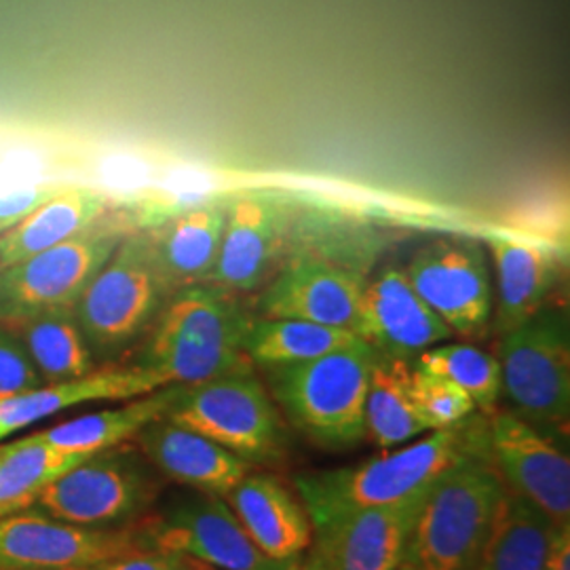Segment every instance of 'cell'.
I'll return each mask as SVG.
<instances>
[{
	"instance_id": "cell-29",
	"label": "cell",
	"mask_w": 570,
	"mask_h": 570,
	"mask_svg": "<svg viewBox=\"0 0 570 570\" xmlns=\"http://www.w3.org/2000/svg\"><path fill=\"white\" fill-rule=\"evenodd\" d=\"M82 459L87 456L53 449L42 433L0 446V510H28L45 487Z\"/></svg>"
},
{
	"instance_id": "cell-12",
	"label": "cell",
	"mask_w": 570,
	"mask_h": 570,
	"mask_svg": "<svg viewBox=\"0 0 570 570\" xmlns=\"http://www.w3.org/2000/svg\"><path fill=\"white\" fill-rule=\"evenodd\" d=\"M404 271L416 294L452 332L471 336L489 326L494 294L480 245L433 242L421 247Z\"/></svg>"
},
{
	"instance_id": "cell-27",
	"label": "cell",
	"mask_w": 570,
	"mask_h": 570,
	"mask_svg": "<svg viewBox=\"0 0 570 570\" xmlns=\"http://www.w3.org/2000/svg\"><path fill=\"white\" fill-rule=\"evenodd\" d=\"M412 366L407 360L374 355L366 393V435L379 446L391 449L428 431L412 395Z\"/></svg>"
},
{
	"instance_id": "cell-4",
	"label": "cell",
	"mask_w": 570,
	"mask_h": 570,
	"mask_svg": "<svg viewBox=\"0 0 570 570\" xmlns=\"http://www.w3.org/2000/svg\"><path fill=\"white\" fill-rule=\"evenodd\" d=\"M376 351L364 341L317 360L266 367L273 397L292 425L322 449L355 446L366 438V393Z\"/></svg>"
},
{
	"instance_id": "cell-37",
	"label": "cell",
	"mask_w": 570,
	"mask_h": 570,
	"mask_svg": "<svg viewBox=\"0 0 570 570\" xmlns=\"http://www.w3.org/2000/svg\"><path fill=\"white\" fill-rule=\"evenodd\" d=\"M186 558V556H184ZM180 570H216L212 569V567H207V564H202V562H197V560H190V558H186L184 560L183 569Z\"/></svg>"
},
{
	"instance_id": "cell-13",
	"label": "cell",
	"mask_w": 570,
	"mask_h": 570,
	"mask_svg": "<svg viewBox=\"0 0 570 570\" xmlns=\"http://www.w3.org/2000/svg\"><path fill=\"white\" fill-rule=\"evenodd\" d=\"M490 454L503 484L553 524L570 522V461L550 435L513 412L490 419Z\"/></svg>"
},
{
	"instance_id": "cell-21",
	"label": "cell",
	"mask_w": 570,
	"mask_h": 570,
	"mask_svg": "<svg viewBox=\"0 0 570 570\" xmlns=\"http://www.w3.org/2000/svg\"><path fill=\"white\" fill-rule=\"evenodd\" d=\"M489 247L497 275V327L505 334L548 305L560 282V261L548 245L510 233H492Z\"/></svg>"
},
{
	"instance_id": "cell-31",
	"label": "cell",
	"mask_w": 570,
	"mask_h": 570,
	"mask_svg": "<svg viewBox=\"0 0 570 570\" xmlns=\"http://www.w3.org/2000/svg\"><path fill=\"white\" fill-rule=\"evenodd\" d=\"M410 395L428 431L454 428L475 410L473 400L463 389L421 367H412Z\"/></svg>"
},
{
	"instance_id": "cell-39",
	"label": "cell",
	"mask_w": 570,
	"mask_h": 570,
	"mask_svg": "<svg viewBox=\"0 0 570 570\" xmlns=\"http://www.w3.org/2000/svg\"><path fill=\"white\" fill-rule=\"evenodd\" d=\"M2 515H9V513H7L4 510H0V518H2Z\"/></svg>"
},
{
	"instance_id": "cell-5",
	"label": "cell",
	"mask_w": 570,
	"mask_h": 570,
	"mask_svg": "<svg viewBox=\"0 0 570 570\" xmlns=\"http://www.w3.org/2000/svg\"><path fill=\"white\" fill-rule=\"evenodd\" d=\"M167 296L153 237L144 233L122 237L75 305L94 357H110L131 345L155 322Z\"/></svg>"
},
{
	"instance_id": "cell-26",
	"label": "cell",
	"mask_w": 570,
	"mask_h": 570,
	"mask_svg": "<svg viewBox=\"0 0 570 570\" xmlns=\"http://www.w3.org/2000/svg\"><path fill=\"white\" fill-rule=\"evenodd\" d=\"M180 385H167L153 393L136 397L125 406L108 407L94 414L66 421L56 428L42 431V438L53 449L68 454L91 456L102 450L122 446L127 440L136 438L146 425L164 419L174 404Z\"/></svg>"
},
{
	"instance_id": "cell-24",
	"label": "cell",
	"mask_w": 570,
	"mask_h": 570,
	"mask_svg": "<svg viewBox=\"0 0 570 570\" xmlns=\"http://www.w3.org/2000/svg\"><path fill=\"white\" fill-rule=\"evenodd\" d=\"M0 324L28 351L45 385L70 381L96 370V357L85 343L75 306H53L2 317Z\"/></svg>"
},
{
	"instance_id": "cell-2",
	"label": "cell",
	"mask_w": 570,
	"mask_h": 570,
	"mask_svg": "<svg viewBox=\"0 0 570 570\" xmlns=\"http://www.w3.org/2000/svg\"><path fill=\"white\" fill-rule=\"evenodd\" d=\"M490 450L489 431L465 419L438 429L406 449L372 456L357 468L301 475L296 489L311 518V527L351 511L391 505L429 487L450 465L469 454Z\"/></svg>"
},
{
	"instance_id": "cell-23",
	"label": "cell",
	"mask_w": 570,
	"mask_h": 570,
	"mask_svg": "<svg viewBox=\"0 0 570 570\" xmlns=\"http://www.w3.org/2000/svg\"><path fill=\"white\" fill-rule=\"evenodd\" d=\"M106 197L89 186L63 184L58 195L30 212L0 235V268L61 244L96 225L106 212Z\"/></svg>"
},
{
	"instance_id": "cell-35",
	"label": "cell",
	"mask_w": 570,
	"mask_h": 570,
	"mask_svg": "<svg viewBox=\"0 0 570 570\" xmlns=\"http://www.w3.org/2000/svg\"><path fill=\"white\" fill-rule=\"evenodd\" d=\"M546 570H570V522L553 524L546 556Z\"/></svg>"
},
{
	"instance_id": "cell-15",
	"label": "cell",
	"mask_w": 570,
	"mask_h": 570,
	"mask_svg": "<svg viewBox=\"0 0 570 570\" xmlns=\"http://www.w3.org/2000/svg\"><path fill=\"white\" fill-rule=\"evenodd\" d=\"M428 489L416 490L391 505L351 511L313 524V550L334 570L400 569Z\"/></svg>"
},
{
	"instance_id": "cell-19",
	"label": "cell",
	"mask_w": 570,
	"mask_h": 570,
	"mask_svg": "<svg viewBox=\"0 0 570 570\" xmlns=\"http://www.w3.org/2000/svg\"><path fill=\"white\" fill-rule=\"evenodd\" d=\"M226 503L268 560L289 562L311 548V518L282 480L266 473L247 475L226 494Z\"/></svg>"
},
{
	"instance_id": "cell-10",
	"label": "cell",
	"mask_w": 570,
	"mask_h": 570,
	"mask_svg": "<svg viewBox=\"0 0 570 570\" xmlns=\"http://www.w3.org/2000/svg\"><path fill=\"white\" fill-rule=\"evenodd\" d=\"M142 548L186 556L216 570H271L273 562L249 541L220 497L183 501L134 527Z\"/></svg>"
},
{
	"instance_id": "cell-7",
	"label": "cell",
	"mask_w": 570,
	"mask_h": 570,
	"mask_svg": "<svg viewBox=\"0 0 570 570\" xmlns=\"http://www.w3.org/2000/svg\"><path fill=\"white\" fill-rule=\"evenodd\" d=\"M501 391L513 414L541 431H567L570 416V334L567 313L541 308L503 334Z\"/></svg>"
},
{
	"instance_id": "cell-11",
	"label": "cell",
	"mask_w": 570,
	"mask_h": 570,
	"mask_svg": "<svg viewBox=\"0 0 570 570\" xmlns=\"http://www.w3.org/2000/svg\"><path fill=\"white\" fill-rule=\"evenodd\" d=\"M136 548L134 527H77L42 511L0 518V570H89Z\"/></svg>"
},
{
	"instance_id": "cell-9",
	"label": "cell",
	"mask_w": 570,
	"mask_h": 570,
	"mask_svg": "<svg viewBox=\"0 0 570 570\" xmlns=\"http://www.w3.org/2000/svg\"><path fill=\"white\" fill-rule=\"evenodd\" d=\"M94 226L16 265L2 266L0 320L41 308L77 305L82 289L108 263L122 239L117 230Z\"/></svg>"
},
{
	"instance_id": "cell-3",
	"label": "cell",
	"mask_w": 570,
	"mask_h": 570,
	"mask_svg": "<svg viewBox=\"0 0 570 570\" xmlns=\"http://www.w3.org/2000/svg\"><path fill=\"white\" fill-rule=\"evenodd\" d=\"M503 490L490 450L450 465L429 484L404 564L412 570H473Z\"/></svg>"
},
{
	"instance_id": "cell-36",
	"label": "cell",
	"mask_w": 570,
	"mask_h": 570,
	"mask_svg": "<svg viewBox=\"0 0 570 570\" xmlns=\"http://www.w3.org/2000/svg\"><path fill=\"white\" fill-rule=\"evenodd\" d=\"M287 570H334L330 564H327L326 560L317 553L315 550H311V553L306 556L305 560L298 556V558H294L292 560V564H289V569Z\"/></svg>"
},
{
	"instance_id": "cell-6",
	"label": "cell",
	"mask_w": 570,
	"mask_h": 570,
	"mask_svg": "<svg viewBox=\"0 0 570 570\" xmlns=\"http://www.w3.org/2000/svg\"><path fill=\"white\" fill-rule=\"evenodd\" d=\"M165 419L220 444L249 465L273 463L285 454L284 423L252 370L180 385Z\"/></svg>"
},
{
	"instance_id": "cell-28",
	"label": "cell",
	"mask_w": 570,
	"mask_h": 570,
	"mask_svg": "<svg viewBox=\"0 0 570 570\" xmlns=\"http://www.w3.org/2000/svg\"><path fill=\"white\" fill-rule=\"evenodd\" d=\"M353 332L320 326L301 320H252L245 334L244 351L252 364L263 367L289 366L317 360L332 351L355 345Z\"/></svg>"
},
{
	"instance_id": "cell-25",
	"label": "cell",
	"mask_w": 570,
	"mask_h": 570,
	"mask_svg": "<svg viewBox=\"0 0 570 570\" xmlns=\"http://www.w3.org/2000/svg\"><path fill=\"white\" fill-rule=\"evenodd\" d=\"M551 529L543 511L505 487L473 570H546Z\"/></svg>"
},
{
	"instance_id": "cell-16",
	"label": "cell",
	"mask_w": 570,
	"mask_h": 570,
	"mask_svg": "<svg viewBox=\"0 0 570 570\" xmlns=\"http://www.w3.org/2000/svg\"><path fill=\"white\" fill-rule=\"evenodd\" d=\"M364 282L345 266L317 256H298L277 271L261 298L271 320H301L355 334Z\"/></svg>"
},
{
	"instance_id": "cell-17",
	"label": "cell",
	"mask_w": 570,
	"mask_h": 570,
	"mask_svg": "<svg viewBox=\"0 0 570 570\" xmlns=\"http://www.w3.org/2000/svg\"><path fill=\"white\" fill-rule=\"evenodd\" d=\"M355 336L381 355L410 362L449 341L452 330L416 294L404 268L387 266L364 285Z\"/></svg>"
},
{
	"instance_id": "cell-33",
	"label": "cell",
	"mask_w": 570,
	"mask_h": 570,
	"mask_svg": "<svg viewBox=\"0 0 570 570\" xmlns=\"http://www.w3.org/2000/svg\"><path fill=\"white\" fill-rule=\"evenodd\" d=\"M63 184H32V186H0V233L18 225L39 205L58 195Z\"/></svg>"
},
{
	"instance_id": "cell-18",
	"label": "cell",
	"mask_w": 570,
	"mask_h": 570,
	"mask_svg": "<svg viewBox=\"0 0 570 570\" xmlns=\"http://www.w3.org/2000/svg\"><path fill=\"white\" fill-rule=\"evenodd\" d=\"M136 438L146 461L159 473L204 494L226 497L252 469L237 454L165 416L146 425Z\"/></svg>"
},
{
	"instance_id": "cell-14",
	"label": "cell",
	"mask_w": 570,
	"mask_h": 570,
	"mask_svg": "<svg viewBox=\"0 0 570 570\" xmlns=\"http://www.w3.org/2000/svg\"><path fill=\"white\" fill-rule=\"evenodd\" d=\"M289 235V207L275 195L244 193L228 202L218 263L205 284L254 292L277 275Z\"/></svg>"
},
{
	"instance_id": "cell-30",
	"label": "cell",
	"mask_w": 570,
	"mask_h": 570,
	"mask_svg": "<svg viewBox=\"0 0 570 570\" xmlns=\"http://www.w3.org/2000/svg\"><path fill=\"white\" fill-rule=\"evenodd\" d=\"M421 370L449 379L463 389L475 407L492 414L501 395L499 357L471 345H435L423 351L416 360Z\"/></svg>"
},
{
	"instance_id": "cell-8",
	"label": "cell",
	"mask_w": 570,
	"mask_h": 570,
	"mask_svg": "<svg viewBox=\"0 0 570 570\" xmlns=\"http://www.w3.org/2000/svg\"><path fill=\"white\" fill-rule=\"evenodd\" d=\"M157 480L129 446L96 452L41 490L35 505L77 527L112 529L136 520L155 501Z\"/></svg>"
},
{
	"instance_id": "cell-38",
	"label": "cell",
	"mask_w": 570,
	"mask_h": 570,
	"mask_svg": "<svg viewBox=\"0 0 570 570\" xmlns=\"http://www.w3.org/2000/svg\"><path fill=\"white\" fill-rule=\"evenodd\" d=\"M289 564H292V560H289V562H282V564H277V567H273L271 570H287L289 569Z\"/></svg>"
},
{
	"instance_id": "cell-1",
	"label": "cell",
	"mask_w": 570,
	"mask_h": 570,
	"mask_svg": "<svg viewBox=\"0 0 570 570\" xmlns=\"http://www.w3.org/2000/svg\"><path fill=\"white\" fill-rule=\"evenodd\" d=\"M252 317L223 287L193 284L167 296L138 366L155 372L165 385H197L228 374L249 372L244 343Z\"/></svg>"
},
{
	"instance_id": "cell-32",
	"label": "cell",
	"mask_w": 570,
	"mask_h": 570,
	"mask_svg": "<svg viewBox=\"0 0 570 570\" xmlns=\"http://www.w3.org/2000/svg\"><path fill=\"white\" fill-rule=\"evenodd\" d=\"M41 374L20 341L0 324V400L42 387Z\"/></svg>"
},
{
	"instance_id": "cell-34",
	"label": "cell",
	"mask_w": 570,
	"mask_h": 570,
	"mask_svg": "<svg viewBox=\"0 0 570 570\" xmlns=\"http://www.w3.org/2000/svg\"><path fill=\"white\" fill-rule=\"evenodd\" d=\"M184 560V556L176 553L136 548L89 570H180Z\"/></svg>"
},
{
	"instance_id": "cell-22",
	"label": "cell",
	"mask_w": 570,
	"mask_h": 570,
	"mask_svg": "<svg viewBox=\"0 0 570 570\" xmlns=\"http://www.w3.org/2000/svg\"><path fill=\"white\" fill-rule=\"evenodd\" d=\"M226 207L228 202L195 205L176 216L153 239L157 265L169 294L209 279L223 245Z\"/></svg>"
},
{
	"instance_id": "cell-20",
	"label": "cell",
	"mask_w": 570,
	"mask_h": 570,
	"mask_svg": "<svg viewBox=\"0 0 570 570\" xmlns=\"http://www.w3.org/2000/svg\"><path fill=\"white\" fill-rule=\"evenodd\" d=\"M161 387H167L164 381L138 364L91 370L70 381L42 385L16 397L0 400V440L68 407L89 402L136 400Z\"/></svg>"
}]
</instances>
